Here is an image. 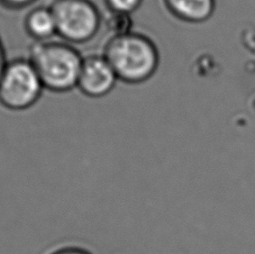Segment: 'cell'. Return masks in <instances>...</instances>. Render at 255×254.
Listing matches in <instances>:
<instances>
[{
    "label": "cell",
    "instance_id": "11",
    "mask_svg": "<svg viewBox=\"0 0 255 254\" xmlns=\"http://www.w3.org/2000/svg\"><path fill=\"white\" fill-rule=\"evenodd\" d=\"M52 254H90L89 252H86L82 249H77V248H65V249H61V250L55 251Z\"/></svg>",
    "mask_w": 255,
    "mask_h": 254
},
{
    "label": "cell",
    "instance_id": "2",
    "mask_svg": "<svg viewBox=\"0 0 255 254\" xmlns=\"http://www.w3.org/2000/svg\"><path fill=\"white\" fill-rule=\"evenodd\" d=\"M83 58L72 44L53 39L35 42L28 56L44 89L58 93L76 88Z\"/></svg>",
    "mask_w": 255,
    "mask_h": 254
},
{
    "label": "cell",
    "instance_id": "8",
    "mask_svg": "<svg viewBox=\"0 0 255 254\" xmlns=\"http://www.w3.org/2000/svg\"><path fill=\"white\" fill-rule=\"evenodd\" d=\"M112 13L130 16L142 3V0H104Z\"/></svg>",
    "mask_w": 255,
    "mask_h": 254
},
{
    "label": "cell",
    "instance_id": "4",
    "mask_svg": "<svg viewBox=\"0 0 255 254\" xmlns=\"http://www.w3.org/2000/svg\"><path fill=\"white\" fill-rule=\"evenodd\" d=\"M51 8L57 36L68 44L89 42L101 26V16L91 0H56Z\"/></svg>",
    "mask_w": 255,
    "mask_h": 254
},
{
    "label": "cell",
    "instance_id": "6",
    "mask_svg": "<svg viewBox=\"0 0 255 254\" xmlns=\"http://www.w3.org/2000/svg\"><path fill=\"white\" fill-rule=\"evenodd\" d=\"M163 2L176 18L193 24L208 20L216 7V0H163Z\"/></svg>",
    "mask_w": 255,
    "mask_h": 254
},
{
    "label": "cell",
    "instance_id": "1",
    "mask_svg": "<svg viewBox=\"0 0 255 254\" xmlns=\"http://www.w3.org/2000/svg\"><path fill=\"white\" fill-rule=\"evenodd\" d=\"M121 82L138 84L148 81L159 66L158 47L141 33L129 31L113 36L103 53Z\"/></svg>",
    "mask_w": 255,
    "mask_h": 254
},
{
    "label": "cell",
    "instance_id": "9",
    "mask_svg": "<svg viewBox=\"0 0 255 254\" xmlns=\"http://www.w3.org/2000/svg\"><path fill=\"white\" fill-rule=\"evenodd\" d=\"M35 1L36 0H0V3L9 9H22Z\"/></svg>",
    "mask_w": 255,
    "mask_h": 254
},
{
    "label": "cell",
    "instance_id": "5",
    "mask_svg": "<svg viewBox=\"0 0 255 254\" xmlns=\"http://www.w3.org/2000/svg\"><path fill=\"white\" fill-rule=\"evenodd\" d=\"M118 78L104 55L83 58L76 88L90 98H102L111 92Z\"/></svg>",
    "mask_w": 255,
    "mask_h": 254
},
{
    "label": "cell",
    "instance_id": "10",
    "mask_svg": "<svg viewBox=\"0 0 255 254\" xmlns=\"http://www.w3.org/2000/svg\"><path fill=\"white\" fill-rule=\"evenodd\" d=\"M7 64H8V61H7V55H6V49H4L1 37H0V79H1Z\"/></svg>",
    "mask_w": 255,
    "mask_h": 254
},
{
    "label": "cell",
    "instance_id": "7",
    "mask_svg": "<svg viewBox=\"0 0 255 254\" xmlns=\"http://www.w3.org/2000/svg\"><path fill=\"white\" fill-rule=\"evenodd\" d=\"M25 28L35 42H47L57 35L56 21L52 8L36 7L25 19Z\"/></svg>",
    "mask_w": 255,
    "mask_h": 254
},
{
    "label": "cell",
    "instance_id": "3",
    "mask_svg": "<svg viewBox=\"0 0 255 254\" xmlns=\"http://www.w3.org/2000/svg\"><path fill=\"white\" fill-rule=\"evenodd\" d=\"M44 85L28 58L8 64L0 79V103L10 110H26L38 101Z\"/></svg>",
    "mask_w": 255,
    "mask_h": 254
}]
</instances>
